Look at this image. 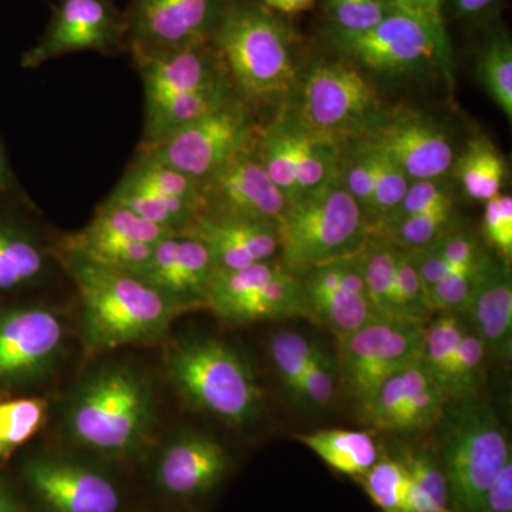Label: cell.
I'll return each mask as SVG.
<instances>
[{"label": "cell", "mask_w": 512, "mask_h": 512, "mask_svg": "<svg viewBox=\"0 0 512 512\" xmlns=\"http://www.w3.org/2000/svg\"><path fill=\"white\" fill-rule=\"evenodd\" d=\"M180 234L200 241L221 271H235L278 255L275 225L266 222L198 214Z\"/></svg>", "instance_id": "obj_23"}, {"label": "cell", "mask_w": 512, "mask_h": 512, "mask_svg": "<svg viewBox=\"0 0 512 512\" xmlns=\"http://www.w3.org/2000/svg\"><path fill=\"white\" fill-rule=\"evenodd\" d=\"M340 151H342V144L312 136L301 126L298 161H296L298 197L318 190L338 178Z\"/></svg>", "instance_id": "obj_33"}, {"label": "cell", "mask_w": 512, "mask_h": 512, "mask_svg": "<svg viewBox=\"0 0 512 512\" xmlns=\"http://www.w3.org/2000/svg\"><path fill=\"white\" fill-rule=\"evenodd\" d=\"M397 293H399L400 311L407 322L427 325L433 308L429 293L424 288L416 265L407 249L399 248L396 264Z\"/></svg>", "instance_id": "obj_43"}, {"label": "cell", "mask_w": 512, "mask_h": 512, "mask_svg": "<svg viewBox=\"0 0 512 512\" xmlns=\"http://www.w3.org/2000/svg\"><path fill=\"white\" fill-rule=\"evenodd\" d=\"M335 376L332 360L319 345L313 343L303 379L301 399L311 406H328L335 396Z\"/></svg>", "instance_id": "obj_45"}, {"label": "cell", "mask_w": 512, "mask_h": 512, "mask_svg": "<svg viewBox=\"0 0 512 512\" xmlns=\"http://www.w3.org/2000/svg\"><path fill=\"white\" fill-rule=\"evenodd\" d=\"M407 251H409L410 256H412L414 265H416L417 272H419L427 293L430 292V289L433 288L434 285L439 284V282L447 278L448 275L460 269L448 264L440 255L431 251L429 247L407 249Z\"/></svg>", "instance_id": "obj_48"}, {"label": "cell", "mask_w": 512, "mask_h": 512, "mask_svg": "<svg viewBox=\"0 0 512 512\" xmlns=\"http://www.w3.org/2000/svg\"><path fill=\"white\" fill-rule=\"evenodd\" d=\"M429 248L456 268H468V266L476 265L487 256L477 239L468 232L461 231V228L443 235L429 245Z\"/></svg>", "instance_id": "obj_47"}, {"label": "cell", "mask_w": 512, "mask_h": 512, "mask_svg": "<svg viewBox=\"0 0 512 512\" xmlns=\"http://www.w3.org/2000/svg\"><path fill=\"white\" fill-rule=\"evenodd\" d=\"M296 439L345 476L359 478L379 460L375 440L367 431L326 429L298 434Z\"/></svg>", "instance_id": "obj_27"}, {"label": "cell", "mask_w": 512, "mask_h": 512, "mask_svg": "<svg viewBox=\"0 0 512 512\" xmlns=\"http://www.w3.org/2000/svg\"><path fill=\"white\" fill-rule=\"evenodd\" d=\"M335 43L357 67L380 74H409L450 60L447 33L397 8L359 35L335 33Z\"/></svg>", "instance_id": "obj_10"}, {"label": "cell", "mask_w": 512, "mask_h": 512, "mask_svg": "<svg viewBox=\"0 0 512 512\" xmlns=\"http://www.w3.org/2000/svg\"><path fill=\"white\" fill-rule=\"evenodd\" d=\"M302 275L303 316L325 326L338 340L379 319L367 295L342 285V259Z\"/></svg>", "instance_id": "obj_24"}, {"label": "cell", "mask_w": 512, "mask_h": 512, "mask_svg": "<svg viewBox=\"0 0 512 512\" xmlns=\"http://www.w3.org/2000/svg\"><path fill=\"white\" fill-rule=\"evenodd\" d=\"M467 323L457 313H441L424 328L421 362L446 393L448 376Z\"/></svg>", "instance_id": "obj_34"}, {"label": "cell", "mask_w": 512, "mask_h": 512, "mask_svg": "<svg viewBox=\"0 0 512 512\" xmlns=\"http://www.w3.org/2000/svg\"><path fill=\"white\" fill-rule=\"evenodd\" d=\"M365 141L370 148L373 168H375V190H373L372 204L366 214L367 224L372 231L396 211L412 181L379 148Z\"/></svg>", "instance_id": "obj_36"}, {"label": "cell", "mask_w": 512, "mask_h": 512, "mask_svg": "<svg viewBox=\"0 0 512 512\" xmlns=\"http://www.w3.org/2000/svg\"><path fill=\"white\" fill-rule=\"evenodd\" d=\"M357 480L367 497L383 512L404 511L406 508L410 478L396 458H379Z\"/></svg>", "instance_id": "obj_38"}, {"label": "cell", "mask_w": 512, "mask_h": 512, "mask_svg": "<svg viewBox=\"0 0 512 512\" xmlns=\"http://www.w3.org/2000/svg\"><path fill=\"white\" fill-rule=\"evenodd\" d=\"M18 197L0 195V295L42 284L57 261L56 249L22 211Z\"/></svg>", "instance_id": "obj_21"}, {"label": "cell", "mask_w": 512, "mask_h": 512, "mask_svg": "<svg viewBox=\"0 0 512 512\" xmlns=\"http://www.w3.org/2000/svg\"><path fill=\"white\" fill-rule=\"evenodd\" d=\"M313 342L293 332H278L269 343L272 365L286 389L301 397L306 366L311 356Z\"/></svg>", "instance_id": "obj_41"}, {"label": "cell", "mask_w": 512, "mask_h": 512, "mask_svg": "<svg viewBox=\"0 0 512 512\" xmlns=\"http://www.w3.org/2000/svg\"><path fill=\"white\" fill-rule=\"evenodd\" d=\"M468 197L488 201L501 194L507 163L490 138L481 136L468 141L453 168Z\"/></svg>", "instance_id": "obj_31"}, {"label": "cell", "mask_w": 512, "mask_h": 512, "mask_svg": "<svg viewBox=\"0 0 512 512\" xmlns=\"http://www.w3.org/2000/svg\"><path fill=\"white\" fill-rule=\"evenodd\" d=\"M256 131L252 107L235 93L218 109L140 151L201 181L241 150Z\"/></svg>", "instance_id": "obj_12"}, {"label": "cell", "mask_w": 512, "mask_h": 512, "mask_svg": "<svg viewBox=\"0 0 512 512\" xmlns=\"http://www.w3.org/2000/svg\"><path fill=\"white\" fill-rule=\"evenodd\" d=\"M397 6L393 0H328L330 19L335 23V33L359 35L375 28Z\"/></svg>", "instance_id": "obj_42"}, {"label": "cell", "mask_w": 512, "mask_h": 512, "mask_svg": "<svg viewBox=\"0 0 512 512\" xmlns=\"http://www.w3.org/2000/svg\"><path fill=\"white\" fill-rule=\"evenodd\" d=\"M275 231L279 261L296 275L356 255L370 237L362 208L338 178L288 202Z\"/></svg>", "instance_id": "obj_4"}, {"label": "cell", "mask_w": 512, "mask_h": 512, "mask_svg": "<svg viewBox=\"0 0 512 512\" xmlns=\"http://www.w3.org/2000/svg\"><path fill=\"white\" fill-rule=\"evenodd\" d=\"M399 248L386 239L370 235L359 251L367 296L377 318L404 320L397 293L396 264Z\"/></svg>", "instance_id": "obj_29"}, {"label": "cell", "mask_w": 512, "mask_h": 512, "mask_svg": "<svg viewBox=\"0 0 512 512\" xmlns=\"http://www.w3.org/2000/svg\"><path fill=\"white\" fill-rule=\"evenodd\" d=\"M0 512H20L18 501L2 480H0Z\"/></svg>", "instance_id": "obj_54"}, {"label": "cell", "mask_w": 512, "mask_h": 512, "mask_svg": "<svg viewBox=\"0 0 512 512\" xmlns=\"http://www.w3.org/2000/svg\"><path fill=\"white\" fill-rule=\"evenodd\" d=\"M471 329L488 355L508 360L512 352V279L507 264H494L466 309Z\"/></svg>", "instance_id": "obj_25"}, {"label": "cell", "mask_w": 512, "mask_h": 512, "mask_svg": "<svg viewBox=\"0 0 512 512\" xmlns=\"http://www.w3.org/2000/svg\"><path fill=\"white\" fill-rule=\"evenodd\" d=\"M289 111L309 134L338 144L365 136L384 113L375 86L345 62L313 64Z\"/></svg>", "instance_id": "obj_7"}, {"label": "cell", "mask_w": 512, "mask_h": 512, "mask_svg": "<svg viewBox=\"0 0 512 512\" xmlns=\"http://www.w3.org/2000/svg\"><path fill=\"white\" fill-rule=\"evenodd\" d=\"M222 8V0H134L126 15L134 59L210 43Z\"/></svg>", "instance_id": "obj_17"}, {"label": "cell", "mask_w": 512, "mask_h": 512, "mask_svg": "<svg viewBox=\"0 0 512 512\" xmlns=\"http://www.w3.org/2000/svg\"><path fill=\"white\" fill-rule=\"evenodd\" d=\"M396 460L410 478L404 512H454L439 458L426 448L402 447Z\"/></svg>", "instance_id": "obj_30"}, {"label": "cell", "mask_w": 512, "mask_h": 512, "mask_svg": "<svg viewBox=\"0 0 512 512\" xmlns=\"http://www.w3.org/2000/svg\"><path fill=\"white\" fill-rule=\"evenodd\" d=\"M67 345L66 320L45 303H25L0 311V392L49 382Z\"/></svg>", "instance_id": "obj_8"}, {"label": "cell", "mask_w": 512, "mask_h": 512, "mask_svg": "<svg viewBox=\"0 0 512 512\" xmlns=\"http://www.w3.org/2000/svg\"><path fill=\"white\" fill-rule=\"evenodd\" d=\"M485 239L500 255L505 264H510L512 255V198L511 195L498 194L485 201L483 214Z\"/></svg>", "instance_id": "obj_46"}, {"label": "cell", "mask_w": 512, "mask_h": 512, "mask_svg": "<svg viewBox=\"0 0 512 512\" xmlns=\"http://www.w3.org/2000/svg\"><path fill=\"white\" fill-rule=\"evenodd\" d=\"M301 126L285 109L266 130L256 134V150L272 183L291 202L298 197L296 188V161Z\"/></svg>", "instance_id": "obj_28"}, {"label": "cell", "mask_w": 512, "mask_h": 512, "mask_svg": "<svg viewBox=\"0 0 512 512\" xmlns=\"http://www.w3.org/2000/svg\"><path fill=\"white\" fill-rule=\"evenodd\" d=\"M456 207L410 215L400 220L386 222L370 231V235L392 242L394 247L419 249L429 247L437 239L458 229Z\"/></svg>", "instance_id": "obj_32"}, {"label": "cell", "mask_w": 512, "mask_h": 512, "mask_svg": "<svg viewBox=\"0 0 512 512\" xmlns=\"http://www.w3.org/2000/svg\"><path fill=\"white\" fill-rule=\"evenodd\" d=\"M443 180L444 177L437 180L412 181L399 207L382 224L410 217V215L454 208L453 190Z\"/></svg>", "instance_id": "obj_44"}, {"label": "cell", "mask_w": 512, "mask_h": 512, "mask_svg": "<svg viewBox=\"0 0 512 512\" xmlns=\"http://www.w3.org/2000/svg\"><path fill=\"white\" fill-rule=\"evenodd\" d=\"M387 512H404V511H387Z\"/></svg>", "instance_id": "obj_56"}, {"label": "cell", "mask_w": 512, "mask_h": 512, "mask_svg": "<svg viewBox=\"0 0 512 512\" xmlns=\"http://www.w3.org/2000/svg\"><path fill=\"white\" fill-rule=\"evenodd\" d=\"M397 8L412 13L434 29L446 32L443 16H441V0H393Z\"/></svg>", "instance_id": "obj_50"}, {"label": "cell", "mask_w": 512, "mask_h": 512, "mask_svg": "<svg viewBox=\"0 0 512 512\" xmlns=\"http://www.w3.org/2000/svg\"><path fill=\"white\" fill-rule=\"evenodd\" d=\"M256 134L200 181V214L272 225L281 217L288 201L266 174L256 150Z\"/></svg>", "instance_id": "obj_15"}, {"label": "cell", "mask_w": 512, "mask_h": 512, "mask_svg": "<svg viewBox=\"0 0 512 512\" xmlns=\"http://www.w3.org/2000/svg\"><path fill=\"white\" fill-rule=\"evenodd\" d=\"M30 494L45 512H121L123 491L100 461L42 451L23 466Z\"/></svg>", "instance_id": "obj_11"}, {"label": "cell", "mask_w": 512, "mask_h": 512, "mask_svg": "<svg viewBox=\"0 0 512 512\" xmlns=\"http://www.w3.org/2000/svg\"><path fill=\"white\" fill-rule=\"evenodd\" d=\"M178 394L201 412L231 426H247L259 416L262 392L247 360L224 340L178 339L165 359Z\"/></svg>", "instance_id": "obj_5"}, {"label": "cell", "mask_w": 512, "mask_h": 512, "mask_svg": "<svg viewBox=\"0 0 512 512\" xmlns=\"http://www.w3.org/2000/svg\"><path fill=\"white\" fill-rule=\"evenodd\" d=\"M136 63L143 79L146 111L227 74L211 42L137 57Z\"/></svg>", "instance_id": "obj_22"}, {"label": "cell", "mask_w": 512, "mask_h": 512, "mask_svg": "<svg viewBox=\"0 0 512 512\" xmlns=\"http://www.w3.org/2000/svg\"><path fill=\"white\" fill-rule=\"evenodd\" d=\"M126 42V15L111 0H62L39 42L22 56V67L39 69L79 52L109 55Z\"/></svg>", "instance_id": "obj_16"}, {"label": "cell", "mask_w": 512, "mask_h": 512, "mask_svg": "<svg viewBox=\"0 0 512 512\" xmlns=\"http://www.w3.org/2000/svg\"><path fill=\"white\" fill-rule=\"evenodd\" d=\"M262 2L269 8L291 15V13H299L311 8L315 0H262Z\"/></svg>", "instance_id": "obj_52"}, {"label": "cell", "mask_w": 512, "mask_h": 512, "mask_svg": "<svg viewBox=\"0 0 512 512\" xmlns=\"http://www.w3.org/2000/svg\"><path fill=\"white\" fill-rule=\"evenodd\" d=\"M426 325L407 320L376 319L339 339V375L360 412L380 386L421 359Z\"/></svg>", "instance_id": "obj_9"}, {"label": "cell", "mask_w": 512, "mask_h": 512, "mask_svg": "<svg viewBox=\"0 0 512 512\" xmlns=\"http://www.w3.org/2000/svg\"><path fill=\"white\" fill-rule=\"evenodd\" d=\"M494 264L493 259L487 255L478 264L457 269L439 284L434 285L429 292L433 311L457 313V315L466 312L471 299L476 295L481 282L484 281Z\"/></svg>", "instance_id": "obj_39"}, {"label": "cell", "mask_w": 512, "mask_h": 512, "mask_svg": "<svg viewBox=\"0 0 512 512\" xmlns=\"http://www.w3.org/2000/svg\"><path fill=\"white\" fill-rule=\"evenodd\" d=\"M80 301L87 348L111 352L163 339L181 311L143 279L59 254Z\"/></svg>", "instance_id": "obj_2"}, {"label": "cell", "mask_w": 512, "mask_h": 512, "mask_svg": "<svg viewBox=\"0 0 512 512\" xmlns=\"http://www.w3.org/2000/svg\"><path fill=\"white\" fill-rule=\"evenodd\" d=\"M171 234L175 232L158 227L107 198L97 208L93 220L62 239L56 251L89 264L137 276L150 259L154 245Z\"/></svg>", "instance_id": "obj_14"}, {"label": "cell", "mask_w": 512, "mask_h": 512, "mask_svg": "<svg viewBox=\"0 0 512 512\" xmlns=\"http://www.w3.org/2000/svg\"><path fill=\"white\" fill-rule=\"evenodd\" d=\"M217 271L208 249L188 235H168L154 245L138 278L177 306L181 312L207 308L212 276Z\"/></svg>", "instance_id": "obj_20"}, {"label": "cell", "mask_w": 512, "mask_h": 512, "mask_svg": "<svg viewBox=\"0 0 512 512\" xmlns=\"http://www.w3.org/2000/svg\"><path fill=\"white\" fill-rule=\"evenodd\" d=\"M5 453H6L5 448L0 446V456H2V454H5Z\"/></svg>", "instance_id": "obj_55"}, {"label": "cell", "mask_w": 512, "mask_h": 512, "mask_svg": "<svg viewBox=\"0 0 512 512\" xmlns=\"http://www.w3.org/2000/svg\"><path fill=\"white\" fill-rule=\"evenodd\" d=\"M478 512H512V461L495 477L481 500Z\"/></svg>", "instance_id": "obj_49"}, {"label": "cell", "mask_w": 512, "mask_h": 512, "mask_svg": "<svg viewBox=\"0 0 512 512\" xmlns=\"http://www.w3.org/2000/svg\"><path fill=\"white\" fill-rule=\"evenodd\" d=\"M440 463L454 512H478L505 464L510 444L497 414L476 397L448 402L439 421Z\"/></svg>", "instance_id": "obj_6"}, {"label": "cell", "mask_w": 512, "mask_h": 512, "mask_svg": "<svg viewBox=\"0 0 512 512\" xmlns=\"http://www.w3.org/2000/svg\"><path fill=\"white\" fill-rule=\"evenodd\" d=\"M207 308L235 325L303 316L301 276L289 271L279 258L235 271L217 269Z\"/></svg>", "instance_id": "obj_13"}, {"label": "cell", "mask_w": 512, "mask_h": 512, "mask_svg": "<svg viewBox=\"0 0 512 512\" xmlns=\"http://www.w3.org/2000/svg\"><path fill=\"white\" fill-rule=\"evenodd\" d=\"M49 403L40 397L0 402V446L5 451L22 446L42 429Z\"/></svg>", "instance_id": "obj_40"}, {"label": "cell", "mask_w": 512, "mask_h": 512, "mask_svg": "<svg viewBox=\"0 0 512 512\" xmlns=\"http://www.w3.org/2000/svg\"><path fill=\"white\" fill-rule=\"evenodd\" d=\"M18 183H16L15 174H13L12 165H10L5 146L0 140V195H19Z\"/></svg>", "instance_id": "obj_51"}, {"label": "cell", "mask_w": 512, "mask_h": 512, "mask_svg": "<svg viewBox=\"0 0 512 512\" xmlns=\"http://www.w3.org/2000/svg\"><path fill=\"white\" fill-rule=\"evenodd\" d=\"M386 154L410 181L446 177L456 161L450 134L417 111H384L363 136Z\"/></svg>", "instance_id": "obj_18"}, {"label": "cell", "mask_w": 512, "mask_h": 512, "mask_svg": "<svg viewBox=\"0 0 512 512\" xmlns=\"http://www.w3.org/2000/svg\"><path fill=\"white\" fill-rule=\"evenodd\" d=\"M494 2L495 0H454L458 15H476Z\"/></svg>", "instance_id": "obj_53"}, {"label": "cell", "mask_w": 512, "mask_h": 512, "mask_svg": "<svg viewBox=\"0 0 512 512\" xmlns=\"http://www.w3.org/2000/svg\"><path fill=\"white\" fill-rule=\"evenodd\" d=\"M156 387L140 367L103 362L67 394L62 424L82 453L101 460H128L150 443L157 423Z\"/></svg>", "instance_id": "obj_1"}, {"label": "cell", "mask_w": 512, "mask_h": 512, "mask_svg": "<svg viewBox=\"0 0 512 512\" xmlns=\"http://www.w3.org/2000/svg\"><path fill=\"white\" fill-rule=\"evenodd\" d=\"M487 355L483 340L467 325L448 376V402L477 396L484 379V360Z\"/></svg>", "instance_id": "obj_37"}, {"label": "cell", "mask_w": 512, "mask_h": 512, "mask_svg": "<svg viewBox=\"0 0 512 512\" xmlns=\"http://www.w3.org/2000/svg\"><path fill=\"white\" fill-rule=\"evenodd\" d=\"M235 93L249 106L285 100L298 86L288 29L268 6L224 3L211 36Z\"/></svg>", "instance_id": "obj_3"}, {"label": "cell", "mask_w": 512, "mask_h": 512, "mask_svg": "<svg viewBox=\"0 0 512 512\" xmlns=\"http://www.w3.org/2000/svg\"><path fill=\"white\" fill-rule=\"evenodd\" d=\"M234 94L231 80L228 74H224L200 89L192 90L161 104L156 109L146 111V126L141 148L156 146L181 128L218 109Z\"/></svg>", "instance_id": "obj_26"}, {"label": "cell", "mask_w": 512, "mask_h": 512, "mask_svg": "<svg viewBox=\"0 0 512 512\" xmlns=\"http://www.w3.org/2000/svg\"><path fill=\"white\" fill-rule=\"evenodd\" d=\"M478 79L505 117L512 119V45L505 33L488 40L477 64Z\"/></svg>", "instance_id": "obj_35"}, {"label": "cell", "mask_w": 512, "mask_h": 512, "mask_svg": "<svg viewBox=\"0 0 512 512\" xmlns=\"http://www.w3.org/2000/svg\"><path fill=\"white\" fill-rule=\"evenodd\" d=\"M231 454L221 441L194 429L175 431L158 447L151 480L173 500H197L212 493L227 477Z\"/></svg>", "instance_id": "obj_19"}]
</instances>
